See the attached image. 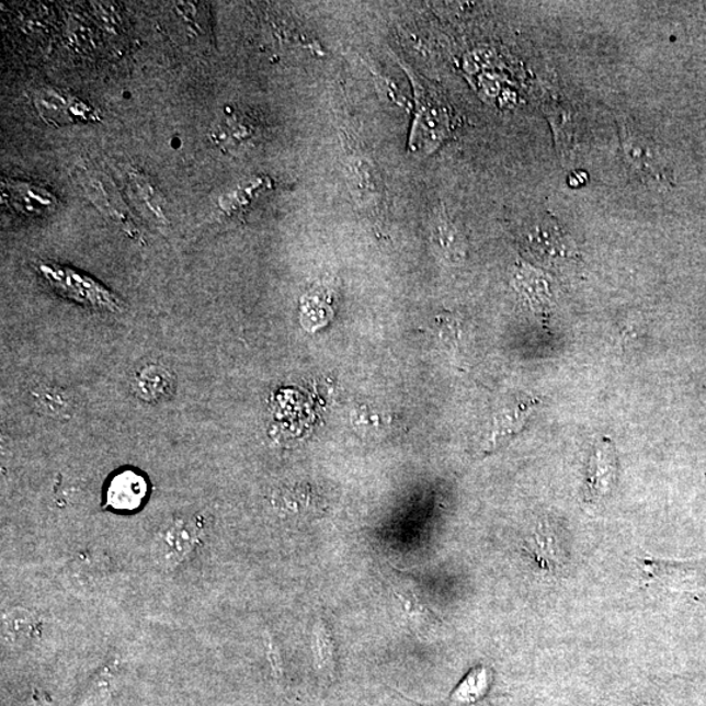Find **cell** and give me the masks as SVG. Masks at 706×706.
Masks as SVG:
<instances>
[{
    "label": "cell",
    "instance_id": "obj_1",
    "mask_svg": "<svg viewBox=\"0 0 706 706\" xmlns=\"http://www.w3.org/2000/svg\"><path fill=\"white\" fill-rule=\"evenodd\" d=\"M409 75L415 92L417 111L410 135V149L413 153L428 156L452 137L457 122L453 109L444 96L411 67L400 62Z\"/></svg>",
    "mask_w": 706,
    "mask_h": 706
},
{
    "label": "cell",
    "instance_id": "obj_2",
    "mask_svg": "<svg viewBox=\"0 0 706 706\" xmlns=\"http://www.w3.org/2000/svg\"><path fill=\"white\" fill-rule=\"evenodd\" d=\"M36 271L59 296L81 307L111 315H121L126 310V305L121 297L83 271L53 262L36 263Z\"/></svg>",
    "mask_w": 706,
    "mask_h": 706
},
{
    "label": "cell",
    "instance_id": "obj_3",
    "mask_svg": "<svg viewBox=\"0 0 706 706\" xmlns=\"http://www.w3.org/2000/svg\"><path fill=\"white\" fill-rule=\"evenodd\" d=\"M617 125H619L623 153L629 167L647 185L654 189L669 187L672 183V174L656 141L627 118L617 121Z\"/></svg>",
    "mask_w": 706,
    "mask_h": 706
},
{
    "label": "cell",
    "instance_id": "obj_4",
    "mask_svg": "<svg viewBox=\"0 0 706 706\" xmlns=\"http://www.w3.org/2000/svg\"><path fill=\"white\" fill-rule=\"evenodd\" d=\"M33 104L39 117L56 127L101 121L98 109L56 88H39L33 94Z\"/></svg>",
    "mask_w": 706,
    "mask_h": 706
},
{
    "label": "cell",
    "instance_id": "obj_5",
    "mask_svg": "<svg viewBox=\"0 0 706 706\" xmlns=\"http://www.w3.org/2000/svg\"><path fill=\"white\" fill-rule=\"evenodd\" d=\"M525 241L534 260L547 266H561L577 257L574 243L565 228L551 217L534 223L526 232Z\"/></svg>",
    "mask_w": 706,
    "mask_h": 706
},
{
    "label": "cell",
    "instance_id": "obj_6",
    "mask_svg": "<svg viewBox=\"0 0 706 706\" xmlns=\"http://www.w3.org/2000/svg\"><path fill=\"white\" fill-rule=\"evenodd\" d=\"M525 548L532 559L546 572H558L568 561L565 532L549 519H540L528 534Z\"/></svg>",
    "mask_w": 706,
    "mask_h": 706
},
{
    "label": "cell",
    "instance_id": "obj_7",
    "mask_svg": "<svg viewBox=\"0 0 706 706\" xmlns=\"http://www.w3.org/2000/svg\"><path fill=\"white\" fill-rule=\"evenodd\" d=\"M645 574L668 588L694 589L706 585V559L696 561H664L645 559Z\"/></svg>",
    "mask_w": 706,
    "mask_h": 706
},
{
    "label": "cell",
    "instance_id": "obj_8",
    "mask_svg": "<svg viewBox=\"0 0 706 706\" xmlns=\"http://www.w3.org/2000/svg\"><path fill=\"white\" fill-rule=\"evenodd\" d=\"M212 137L216 146L229 153L248 151L258 139V126L248 114L239 111H229L214 122Z\"/></svg>",
    "mask_w": 706,
    "mask_h": 706
},
{
    "label": "cell",
    "instance_id": "obj_9",
    "mask_svg": "<svg viewBox=\"0 0 706 706\" xmlns=\"http://www.w3.org/2000/svg\"><path fill=\"white\" fill-rule=\"evenodd\" d=\"M2 192L10 206L29 216L49 215L59 205L56 195L32 182L5 180L2 182Z\"/></svg>",
    "mask_w": 706,
    "mask_h": 706
},
{
    "label": "cell",
    "instance_id": "obj_10",
    "mask_svg": "<svg viewBox=\"0 0 706 706\" xmlns=\"http://www.w3.org/2000/svg\"><path fill=\"white\" fill-rule=\"evenodd\" d=\"M196 540V530L193 525L179 524L173 525L161 533L159 539L156 540L153 548L156 559L162 566L173 567L185 558L192 551Z\"/></svg>",
    "mask_w": 706,
    "mask_h": 706
},
{
    "label": "cell",
    "instance_id": "obj_11",
    "mask_svg": "<svg viewBox=\"0 0 706 706\" xmlns=\"http://www.w3.org/2000/svg\"><path fill=\"white\" fill-rule=\"evenodd\" d=\"M536 405H538V400L528 398L519 400V402L502 410L499 417L496 418L493 430L486 444V452L498 449L499 446L511 440L514 434L521 432Z\"/></svg>",
    "mask_w": 706,
    "mask_h": 706
},
{
    "label": "cell",
    "instance_id": "obj_12",
    "mask_svg": "<svg viewBox=\"0 0 706 706\" xmlns=\"http://www.w3.org/2000/svg\"><path fill=\"white\" fill-rule=\"evenodd\" d=\"M147 491V481L141 475L124 471L118 474L109 485L107 502L117 511H135L146 499Z\"/></svg>",
    "mask_w": 706,
    "mask_h": 706
},
{
    "label": "cell",
    "instance_id": "obj_13",
    "mask_svg": "<svg viewBox=\"0 0 706 706\" xmlns=\"http://www.w3.org/2000/svg\"><path fill=\"white\" fill-rule=\"evenodd\" d=\"M174 377L164 366L149 364L135 375L133 390L147 402H159L172 396L174 391Z\"/></svg>",
    "mask_w": 706,
    "mask_h": 706
},
{
    "label": "cell",
    "instance_id": "obj_14",
    "mask_svg": "<svg viewBox=\"0 0 706 706\" xmlns=\"http://www.w3.org/2000/svg\"><path fill=\"white\" fill-rule=\"evenodd\" d=\"M128 186H130V192L135 201L139 203L143 213L161 229L168 227L166 202L153 183L145 174L130 172L128 173Z\"/></svg>",
    "mask_w": 706,
    "mask_h": 706
},
{
    "label": "cell",
    "instance_id": "obj_15",
    "mask_svg": "<svg viewBox=\"0 0 706 706\" xmlns=\"http://www.w3.org/2000/svg\"><path fill=\"white\" fill-rule=\"evenodd\" d=\"M270 187V180L264 176H253L239 183L228 193L223 194L219 200V207L223 214L234 216L236 214L246 212V209L253 205L263 193L267 192Z\"/></svg>",
    "mask_w": 706,
    "mask_h": 706
},
{
    "label": "cell",
    "instance_id": "obj_16",
    "mask_svg": "<svg viewBox=\"0 0 706 706\" xmlns=\"http://www.w3.org/2000/svg\"><path fill=\"white\" fill-rule=\"evenodd\" d=\"M33 403L46 417L56 419L70 418L73 403L65 390L52 385H38L31 391Z\"/></svg>",
    "mask_w": 706,
    "mask_h": 706
},
{
    "label": "cell",
    "instance_id": "obj_17",
    "mask_svg": "<svg viewBox=\"0 0 706 706\" xmlns=\"http://www.w3.org/2000/svg\"><path fill=\"white\" fill-rule=\"evenodd\" d=\"M433 239L444 253L458 261L466 253L465 240L459 229L449 217L445 215L437 216L433 223Z\"/></svg>",
    "mask_w": 706,
    "mask_h": 706
},
{
    "label": "cell",
    "instance_id": "obj_18",
    "mask_svg": "<svg viewBox=\"0 0 706 706\" xmlns=\"http://www.w3.org/2000/svg\"><path fill=\"white\" fill-rule=\"evenodd\" d=\"M517 282L522 295L532 304V307L540 314H546L551 292L545 277L532 269H522Z\"/></svg>",
    "mask_w": 706,
    "mask_h": 706
},
{
    "label": "cell",
    "instance_id": "obj_19",
    "mask_svg": "<svg viewBox=\"0 0 706 706\" xmlns=\"http://www.w3.org/2000/svg\"><path fill=\"white\" fill-rule=\"evenodd\" d=\"M615 464L610 456V449L606 445L599 447L594 454L592 465H590V492L595 498L596 496H604L611 490V485L614 483Z\"/></svg>",
    "mask_w": 706,
    "mask_h": 706
},
{
    "label": "cell",
    "instance_id": "obj_20",
    "mask_svg": "<svg viewBox=\"0 0 706 706\" xmlns=\"http://www.w3.org/2000/svg\"><path fill=\"white\" fill-rule=\"evenodd\" d=\"M80 181L81 185L86 189L87 194L91 196L93 203H96L101 212L112 216L113 220L124 224V226H128V224H130L118 201L112 195L109 196L107 190L103 187V182L87 173L80 175Z\"/></svg>",
    "mask_w": 706,
    "mask_h": 706
},
{
    "label": "cell",
    "instance_id": "obj_21",
    "mask_svg": "<svg viewBox=\"0 0 706 706\" xmlns=\"http://www.w3.org/2000/svg\"><path fill=\"white\" fill-rule=\"evenodd\" d=\"M549 119L553 122L555 130L556 146L562 158L567 159L572 152L577 135L576 117L569 109L556 105L551 109Z\"/></svg>",
    "mask_w": 706,
    "mask_h": 706
},
{
    "label": "cell",
    "instance_id": "obj_22",
    "mask_svg": "<svg viewBox=\"0 0 706 706\" xmlns=\"http://www.w3.org/2000/svg\"><path fill=\"white\" fill-rule=\"evenodd\" d=\"M315 654L319 671L331 676L335 669V647L330 628L322 619H319L315 629Z\"/></svg>",
    "mask_w": 706,
    "mask_h": 706
},
{
    "label": "cell",
    "instance_id": "obj_23",
    "mask_svg": "<svg viewBox=\"0 0 706 706\" xmlns=\"http://www.w3.org/2000/svg\"><path fill=\"white\" fill-rule=\"evenodd\" d=\"M35 628L33 615L23 608L12 610L3 619V635L11 644H22L31 637Z\"/></svg>",
    "mask_w": 706,
    "mask_h": 706
},
{
    "label": "cell",
    "instance_id": "obj_24",
    "mask_svg": "<svg viewBox=\"0 0 706 706\" xmlns=\"http://www.w3.org/2000/svg\"><path fill=\"white\" fill-rule=\"evenodd\" d=\"M488 688V672L486 668H475L454 692V698L459 703H472L485 695Z\"/></svg>",
    "mask_w": 706,
    "mask_h": 706
}]
</instances>
